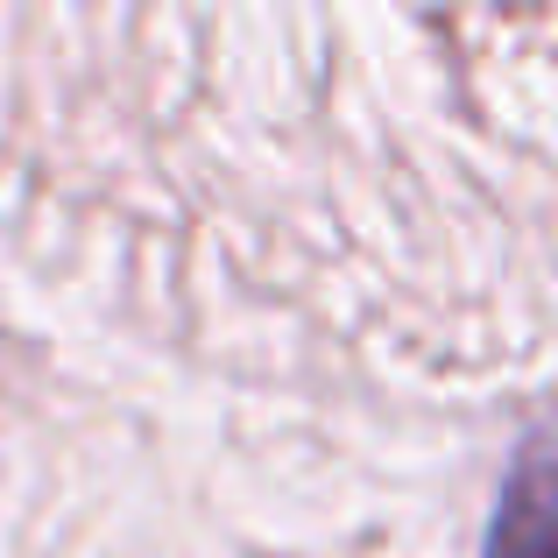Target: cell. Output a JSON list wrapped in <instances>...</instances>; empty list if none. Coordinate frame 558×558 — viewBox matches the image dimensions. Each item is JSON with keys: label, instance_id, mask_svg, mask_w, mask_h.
<instances>
[{"label": "cell", "instance_id": "1", "mask_svg": "<svg viewBox=\"0 0 558 558\" xmlns=\"http://www.w3.org/2000/svg\"><path fill=\"white\" fill-rule=\"evenodd\" d=\"M488 558H551V452L545 432L523 438L517 474L502 481V502L488 523Z\"/></svg>", "mask_w": 558, "mask_h": 558}]
</instances>
